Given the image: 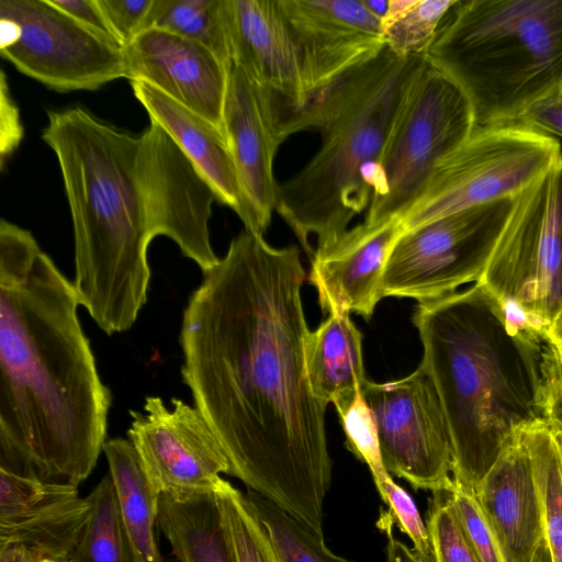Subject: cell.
<instances>
[{
    "label": "cell",
    "mask_w": 562,
    "mask_h": 562,
    "mask_svg": "<svg viewBox=\"0 0 562 562\" xmlns=\"http://www.w3.org/2000/svg\"><path fill=\"white\" fill-rule=\"evenodd\" d=\"M360 393L371 411L386 471L415 490L449 492L453 486L450 437L426 372L418 367L398 380H367Z\"/></svg>",
    "instance_id": "cell-12"
},
{
    "label": "cell",
    "mask_w": 562,
    "mask_h": 562,
    "mask_svg": "<svg viewBox=\"0 0 562 562\" xmlns=\"http://www.w3.org/2000/svg\"><path fill=\"white\" fill-rule=\"evenodd\" d=\"M403 233L398 221L378 225L363 222L331 243L317 247L308 281L324 313L350 314L366 319L382 299L381 284L391 249Z\"/></svg>",
    "instance_id": "cell-19"
},
{
    "label": "cell",
    "mask_w": 562,
    "mask_h": 562,
    "mask_svg": "<svg viewBox=\"0 0 562 562\" xmlns=\"http://www.w3.org/2000/svg\"><path fill=\"white\" fill-rule=\"evenodd\" d=\"M150 121L161 126L205 178L216 199L252 232L254 222L225 135L207 120L140 80L131 81Z\"/></svg>",
    "instance_id": "cell-21"
},
{
    "label": "cell",
    "mask_w": 562,
    "mask_h": 562,
    "mask_svg": "<svg viewBox=\"0 0 562 562\" xmlns=\"http://www.w3.org/2000/svg\"><path fill=\"white\" fill-rule=\"evenodd\" d=\"M272 94L254 85L232 63L224 106V132L252 215V233L263 235L277 209L273 162L282 140Z\"/></svg>",
    "instance_id": "cell-17"
},
{
    "label": "cell",
    "mask_w": 562,
    "mask_h": 562,
    "mask_svg": "<svg viewBox=\"0 0 562 562\" xmlns=\"http://www.w3.org/2000/svg\"><path fill=\"white\" fill-rule=\"evenodd\" d=\"M378 491L381 499L389 506L387 515L411 538L417 557L423 562H434L427 525L423 521L411 495L397 485L392 476L386 479Z\"/></svg>",
    "instance_id": "cell-35"
},
{
    "label": "cell",
    "mask_w": 562,
    "mask_h": 562,
    "mask_svg": "<svg viewBox=\"0 0 562 562\" xmlns=\"http://www.w3.org/2000/svg\"><path fill=\"white\" fill-rule=\"evenodd\" d=\"M425 56L476 126L517 123L562 90V0H457Z\"/></svg>",
    "instance_id": "cell-6"
},
{
    "label": "cell",
    "mask_w": 562,
    "mask_h": 562,
    "mask_svg": "<svg viewBox=\"0 0 562 562\" xmlns=\"http://www.w3.org/2000/svg\"><path fill=\"white\" fill-rule=\"evenodd\" d=\"M475 127L463 93L427 60L380 157L363 223L400 221L419 196L435 166Z\"/></svg>",
    "instance_id": "cell-8"
},
{
    "label": "cell",
    "mask_w": 562,
    "mask_h": 562,
    "mask_svg": "<svg viewBox=\"0 0 562 562\" xmlns=\"http://www.w3.org/2000/svg\"><path fill=\"white\" fill-rule=\"evenodd\" d=\"M55 7L67 15L99 34L100 36L120 45L110 29L98 0H49ZM123 47V46H122Z\"/></svg>",
    "instance_id": "cell-38"
},
{
    "label": "cell",
    "mask_w": 562,
    "mask_h": 562,
    "mask_svg": "<svg viewBox=\"0 0 562 562\" xmlns=\"http://www.w3.org/2000/svg\"><path fill=\"white\" fill-rule=\"evenodd\" d=\"M0 52L20 72L58 92L125 78L123 47L49 0H0Z\"/></svg>",
    "instance_id": "cell-10"
},
{
    "label": "cell",
    "mask_w": 562,
    "mask_h": 562,
    "mask_svg": "<svg viewBox=\"0 0 562 562\" xmlns=\"http://www.w3.org/2000/svg\"><path fill=\"white\" fill-rule=\"evenodd\" d=\"M0 91V158L1 166L3 167L7 157L19 146L23 136V128L20 122L19 110L10 95L3 71H1Z\"/></svg>",
    "instance_id": "cell-37"
},
{
    "label": "cell",
    "mask_w": 562,
    "mask_h": 562,
    "mask_svg": "<svg viewBox=\"0 0 562 562\" xmlns=\"http://www.w3.org/2000/svg\"><path fill=\"white\" fill-rule=\"evenodd\" d=\"M340 422L347 448L369 467L378 488L391 475L383 464L376 427L361 393L351 407L340 416Z\"/></svg>",
    "instance_id": "cell-33"
},
{
    "label": "cell",
    "mask_w": 562,
    "mask_h": 562,
    "mask_svg": "<svg viewBox=\"0 0 562 562\" xmlns=\"http://www.w3.org/2000/svg\"><path fill=\"white\" fill-rule=\"evenodd\" d=\"M45 557L34 548L13 543L0 549V562H42Z\"/></svg>",
    "instance_id": "cell-41"
},
{
    "label": "cell",
    "mask_w": 562,
    "mask_h": 562,
    "mask_svg": "<svg viewBox=\"0 0 562 562\" xmlns=\"http://www.w3.org/2000/svg\"><path fill=\"white\" fill-rule=\"evenodd\" d=\"M304 279L295 246L239 233L183 311L181 375L231 475L323 536L331 460L305 371Z\"/></svg>",
    "instance_id": "cell-1"
},
{
    "label": "cell",
    "mask_w": 562,
    "mask_h": 562,
    "mask_svg": "<svg viewBox=\"0 0 562 562\" xmlns=\"http://www.w3.org/2000/svg\"><path fill=\"white\" fill-rule=\"evenodd\" d=\"M246 498L266 528L279 562H350L334 554L323 536L270 499L250 490Z\"/></svg>",
    "instance_id": "cell-29"
},
{
    "label": "cell",
    "mask_w": 562,
    "mask_h": 562,
    "mask_svg": "<svg viewBox=\"0 0 562 562\" xmlns=\"http://www.w3.org/2000/svg\"><path fill=\"white\" fill-rule=\"evenodd\" d=\"M392 524L387 513H382L378 525L387 535L386 562H423L414 550L393 537Z\"/></svg>",
    "instance_id": "cell-40"
},
{
    "label": "cell",
    "mask_w": 562,
    "mask_h": 562,
    "mask_svg": "<svg viewBox=\"0 0 562 562\" xmlns=\"http://www.w3.org/2000/svg\"><path fill=\"white\" fill-rule=\"evenodd\" d=\"M125 78L140 80L198 113L224 135L227 67L205 45L148 27L123 47Z\"/></svg>",
    "instance_id": "cell-16"
},
{
    "label": "cell",
    "mask_w": 562,
    "mask_h": 562,
    "mask_svg": "<svg viewBox=\"0 0 562 562\" xmlns=\"http://www.w3.org/2000/svg\"><path fill=\"white\" fill-rule=\"evenodd\" d=\"M91 513L67 562H137L106 474L89 495Z\"/></svg>",
    "instance_id": "cell-26"
},
{
    "label": "cell",
    "mask_w": 562,
    "mask_h": 562,
    "mask_svg": "<svg viewBox=\"0 0 562 562\" xmlns=\"http://www.w3.org/2000/svg\"><path fill=\"white\" fill-rule=\"evenodd\" d=\"M426 525L434 562H481L447 491L434 492Z\"/></svg>",
    "instance_id": "cell-31"
},
{
    "label": "cell",
    "mask_w": 562,
    "mask_h": 562,
    "mask_svg": "<svg viewBox=\"0 0 562 562\" xmlns=\"http://www.w3.org/2000/svg\"><path fill=\"white\" fill-rule=\"evenodd\" d=\"M453 480V479H452ZM451 505L481 562H507L497 533L475 492L453 481Z\"/></svg>",
    "instance_id": "cell-32"
},
{
    "label": "cell",
    "mask_w": 562,
    "mask_h": 562,
    "mask_svg": "<svg viewBox=\"0 0 562 562\" xmlns=\"http://www.w3.org/2000/svg\"><path fill=\"white\" fill-rule=\"evenodd\" d=\"M214 493L234 562H279L269 535L246 495L224 479Z\"/></svg>",
    "instance_id": "cell-30"
},
{
    "label": "cell",
    "mask_w": 562,
    "mask_h": 562,
    "mask_svg": "<svg viewBox=\"0 0 562 562\" xmlns=\"http://www.w3.org/2000/svg\"><path fill=\"white\" fill-rule=\"evenodd\" d=\"M561 160L557 138L529 125L476 126L435 166L398 222L407 232L462 210L516 198Z\"/></svg>",
    "instance_id": "cell-7"
},
{
    "label": "cell",
    "mask_w": 562,
    "mask_h": 562,
    "mask_svg": "<svg viewBox=\"0 0 562 562\" xmlns=\"http://www.w3.org/2000/svg\"><path fill=\"white\" fill-rule=\"evenodd\" d=\"M368 9L381 20L386 13L389 0H363Z\"/></svg>",
    "instance_id": "cell-42"
},
{
    "label": "cell",
    "mask_w": 562,
    "mask_h": 562,
    "mask_svg": "<svg viewBox=\"0 0 562 562\" xmlns=\"http://www.w3.org/2000/svg\"><path fill=\"white\" fill-rule=\"evenodd\" d=\"M116 502L137 562H164L155 533L159 494L151 486L140 459L128 439L105 441Z\"/></svg>",
    "instance_id": "cell-23"
},
{
    "label": "cell",
    "mask_w": 562,
    "mask_h": 562,
    "mask_svg": "<svg viewBox=\"0 0 562 562\" xmlns=\"http://www.w3.org/2000/svg\"><path fill=\"white\" fill-rule=\"evenodd\" d=\"M116 40L124 47L146 30L154 0H98Z\"/></svg>",
    "instance_id": "cell-36"
},
{
    "label": "cell",
    "mask_w": 562,
    "mask_h": 562,
    "mask_svg": "<svg viewBox=\"0 0 562 562\" xmlns=\"http://www.w3.org/2000/svg\"><path fill=\"white\" fill-rule=\"evenodd\" d=\"M77 291L33 235L0 223V438L46 481L78 486L106 441L111 393Z\"/></svg>",
    "instance_id": "cell-3"
},
{
    "label": "cell",
    "mask_w": 562,
    "mask_h": 562,
    "mask_svg": "<svg viewBox=\"0 0 562 562\" xmlns=\"http://www.w3.org/2000/svg\"><path fill=\"white\" fill-rule=\"evenodd\" d=\"M74 484L46 481L0 438V549L22 543L67 562L91 513Z\"/></svg>",
    "instance_id": "cell-14"
},
{
    "label": "cell",
    "mask_w": 562,
    "mask_h": 562,
    "mask_svg": "<svg viewBox=\"0 0 562 562\" xmlns=\"http://www.w3.org/2000/svg\"><path fill=\"white\" fill-rule=\"evenodd\" d=\"M412 322L423 344L419 368L445 414L452 479L475 491L517 427L540 417L529 372L498 299L480 282L419 303Z\"/></svg>",
    "instance_id": "cell-5"
},
{
    "label": "cell",
    "mask_w": 562,
    "mask_h": 562,
    "mask_svg": "<svg viewBox=\"0 0 562 562\" xmlns=\"http://www.w3.org/2000/svg\"><path fill=\"white\" fill-rule=\"evenodd\" d=\"M519 123L562 138V90L532 105Z\"/></svg>",
    "instance_id": "cell-39"
},
{
    "label": "cell",
    "mask_w": 562,
    "mask_h": 562,
    "mask_svg": "<svg viewBox=\"0 0 562 562\" xmlns=\"http://www.w3.org/2000/svg\"><path fill=\"white\" fill-rule=\"evenodd\" d=\"M457 0H389L381 20L385 45L397 56L426 55Z\"/></svg>",
    "instance_id": "cell-28"
},
{
    "label": "cell",
    "mask_w": 562,
    "mask_h": 562,
    "mask_svg": "<svg viewBox=\"0 0 562 562\" xmlns=\"http://www.w3.org/2000/svg\"><path fill=\"white\" fill-rule=\"evenodd\" d=\"M42 562H60V561H56V560H53V559L45 558V559H43Z\"/></svg>",
    "instance_id": "cell-45"
},
{
    "label": "cell",
    "mask_w": 562,
    "mask_h": 562,
    "mask_svg": "<svg viewBox=\"0 0 562 562\" xmlns=\"http://www.w3.org/2000/svg\"><path fill=\"white\" fill-rule=\"evenodd\" d=\"M532 393L538 415L562 423V334L548 331L536 366Z\"/></svg>",
    "instance_id": "cell-34"
},
{
    "label": "cell",
    "mask_w": 562,
    "mask_h": 562,
    "mask_svg": "<svg viewBox=\"0 0 562 562\" xmlns=\"http://www.w3.org/2000/svg\"><path fill=\"white\" fill-rule=\"evenodd\" d=\"M42 138L57 157L72 218V283L104 333L130 329L146 304L156 236L203 273L220 261L209 229L216 195L156 122L135 136L75 106L48 112Z\"/></svg>",
    "instance_id": "cell-2"
},
{
    "label": "cell",
    "mask_w": 562,
    "mask_h": 562,
    "mask_svg": "<svg viewBox=\"0 0 562 562\" xmlns=\"http://www.w3.org/2000/svg\"><path fill=\"white\" fill-rule=\"evenodd\" d=\"M307 381L313 395L333 403L339 417L355 403L368 380L362 358V334L349 314L330 313L304 342Z\"/></svg>",
    "instance_id": "cell-22"
},
{
    "label": "cell",
    "mask_w": 562,
    "mask_h": 562,
    "mask_svg": "<svg viewBox=\"0 0 562 562\" xmlns=\"http://www.w3.org/2000/svg\"><path fill=\"white\" fill-rule=\"evenodd\" d=\"M474 492L507 562H531L544 535L533 471L518 429Z\"/></svg>",
    "instance_id": "cell-20"
},
{
    "label": "cell",
    "mask_w": 562,
    "mask_h": 562,
    "mask_svg": "<svg viewBox=\"0 0 562 562\" xmlns=\"http://www.w3.org/2000/svg\"><path fill=\"white\" fill-rule=\"evenodd\" d=\"M157 524L180 562H234L215 493L160 494Z\"/></svg>",
    "instance_id": "cell-24"
},
{
    "label": "cell",
    "mask_w": 562,
    "mask_h": 562,
    "mask_svg": "<svg viewBox=\"0 0 562 562\" xmlns=\"http://www.w3.org/2000/svg\"><path fill=\"white\" fill-rule=\"evenodd\" d=\"M561 282H562V238H561Z\"/></svg>",
    "instance_id": "cell-46"
},
{
    "label": "cell",
    "mask_w": 562,
    "mask_h": 562,
    "mask_svg": "<svg viewBox=\"0 0 562 562\" xmlns=\"http://www.w3.org/2000/svg\"><path fill=\"white\" fill-rule=\"evenodd\" d=\"M231 59L256 86L269 91L281 113L310 100L294 36L278 0H225Z\"/></svg>",
    "instance_id": "cell-18"
},
{
    "label": "cell",
    "mask_w": 562,
    "mask_h": 562,
    "mask_svg": "<svg viewBox=\"0 0 562 562\" xmlns=\"http://www.w3.org/2000/svg\"><path fill=\"white\" fill-rule=\"evenodd\" d=\"M224 1L154 0L146 29L158 27L196 41L231 67Z\"/></svg>",
    "instance_id": "cell-27"
},
{
    "label": "cell",
    "mask_w": 562,
    "mask_h": 562,
    "mask_svg": "<svg viewBox=\"0 0 562 562\" xmlns=\"http://www.w3.org/2000/svg\"><path fill=\"white\" fill-rule=\"evenodd\" d=\"M128 440L146 475L160 494L177 497L214 493L220 474L231 475L229 460L200 411L179 398L168 408L147 396L144 412H130Z\"/></svg>",
    "instance_id": "cell-13"
},
{
    "label": "cell",
    "mask_w": 562,
    "mask_h": 562,
    "mask_svg": "<svg viewBox=\"0 0 562 562\" xmlns=\"http://www.w3.org/2000/svg\"><path fill=\"white\" fill-rule=\"evenodd\" d=\"M514 200L462 210L403 232L386 260L382 299L408 297L423 303L479 282Z\"/></svg>",
    "instance_id": "cell-9"
},
{
    "label": "cell",
    "mask_w": 562,
    "mask_h": 562,
    "mask_svg": "<svg viewBox=\"0 0 562 562\" xmlns=\"http://www.w3.org/2000/svg\"><path fill=\"white\" fill-rule=\"evenodd\" d=\"M549 333L551 335L562 334V305L560 306V308L558 310V312L555 313L551 321Z\"/></svg>",
    "instance_id": "cell-44"
},
{
    "label": "cell",
    "mask_w": 562,
    "mask_h": 562,
    "mask_svg": "<svg viewBox=\"0 0 562 562\" xmlns=\"http://www.w3.org/2000/svg\"><path fill=\"white\" fill-rule=\"evenodd\" d=\"M562 160L518 194L479 281L552 321L562 305Z\"/></svg>",
    "instance_id": "cell-11"
},
{
    "label": "cell",
    "mask_w": 562,
    "mask_h": 562,
    "mask_svg": "<svg viewBox=\"0 0 562 562\" xmlns=\"http://www.w3.org/2000/svg\"><path fill=\"white\" fill-rule=\"evenodd\" d=\"M517 429L530 458L552 562H562V423L536 417Z\"/></svg>",
    "instance_id": "cell-25"
},
{
    "label": "cell",
    "mask_w": 562,
    "mask_h": 562,
    "mask_svg": "<svg viewBox=\"0 0 562 562\" xmlns=\"http://www.w3.org/2000/svg\"><path fill=\"white\" fill-rule=\"evenodd\" d=\"M296 42L310 99L385 46L363 0H278Z\"/></svg>",
    "instance_id": "cell-15"
},
{
    "label": "cell",
    "mask_w": 562,
    "mask_h": 562,
    "mask_svg": "<svg viewBox=\"0 0 562 562\" xmlns=\"http://www.w3.org/2000/svg\"><path fill=\"white\" fill-rule=\"evenodd\" d=\"M531 562H552V558L544 538L538 546Z\"/></svg>",
    "instance_id": "cell-43"
},
{
    "label": "cell",
    "mask_w": 562,
    "mask_h": 562,
    "mask_svg": "<svg viewBox=\"0 0 562 562\" xmlns=\"http://www.w3.org/2000/svg\"><path fill=\"white\" fill-rule=\"evenodd\" d=\"M426 65L424 55L401 57L385 45L302 109L279 116L282 143L299 132L321 137L311 160L277 190L276 211L311 258V234L325 246L368 209L380 157Z\"/></svg>",
    "instance_id": "cell-4"
}]
</instances>
